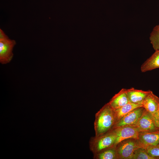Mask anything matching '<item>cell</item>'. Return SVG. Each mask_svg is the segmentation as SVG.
I'll return each mask as SVG.
<instances>
[{
    "label": "cell",
    "mask_w": 159,
    "mask_h": 159,
    "mask_svg": "<svg viewBox=\"0 0 159 159\" xmlns=\"http://www.w3.org/2000/svg\"><path fill=\"white\" fill-rule=\"evenodd\" d=\"M139 147L137 141L130 140L121 144L116 151L120 158L131 159L134 151Z\"/></svg>",
    "instance_id": "cell-8"
},
{
    "label": "cell",
    "mask_w": 159,
    "mask_h": 159,
    "mask_svg": "<svg viewBox=\"0 0 159 159\" xmlns=\"http://www.w3.org/2000/svg\"><path fill=\"white\" fill-rule=\"evenodd\" d=\"M117 151L112 148L104 150L94 154V158L96 159H114L117 158Z\"/></svg>",
    "instance_id": "cell-14"
},
{
    "label": "cell",
    "mask_w": 159,
    "mask_h": 159,
    "mask_svg": "<svg viewBox=\"0 0 159 159\" xmlns=\"http://www.w3.org/2000/svg\"><path fill=\"white\" fill-rule=\"evenodd\" d=\"M129 102L127 94V89H122L116 94L108 103L113 109L121 107Z\"/></svg>",
    "instance_id": "cell-11"
},
{
    "label": "cell",
    "mask_w": 159,
    "mask_h": 159,
    "mask_svg": "<svg viewBox=\"0 0 159 159\" xmlns=\"http://www.w3.org/2000/svg\"><path fill=\"white\" fill-rule=\"evenodd\" d=\"M114 129L116 135L115 146L126 139H138L140 131L135 126H125Z\"/></svg>",
    "instance_id": "cell-4"
},
{
    "label": "cell",
    "mask_w": 159,
    "mask_h": 159,
    "mask_svg": "<svg viewBox=\"0 0 159 159\" xmlns=\"http://www.w3.org/2000/svg\"><path fill=\"white\" fill-rule=\"evenodd\" d=\"M142 104H135L128 102L124 106L116 109H113L116 122L122 117L134 109L140 107Z\"/></svg>",
    "instance_id": "cell-13"
},
{
    "label": "cell",
    "mask_w": 159,
    "mask_h": 159,
    "mask_svg": "<svg viewBox=\"0 0 159 159\" xmlns=\"http://www.w3.org/2000/svg\"><path fill=\"white\" fill-rule=\"evenodd\" d=\"M159 158L152 157L148 154L146 149L139 147L136 148L133 152L132 159H156Z\"/></svg>",
    "instance_id": "cell-16"
},
{
    "label": "cell",
    "mask_w": 159,
    "mask_h": 159,
    "mask_svg": "<svg viewBox=\"0 0 159 159\" xmlns=\"http://www.w3.org/2000/svg\"><path fill=\"white\" fill-rule=\"evenodd\" d=\"M9 39L8 37L5 34L4 31L0 29V40H3Z\"/></svg>",
    "instance_id": "cell-19"
},
{
    "label": "cell",
    "mask_w": 159,
    "mask_h": 159,
    "mask_svg": "<svg viewBox=\"0 0 159 159\" xmlns=\"http://www.w3.org/2000/svg\"><path fill=\"white\" fill-rule=\"evenodd\" d=\"M116 135L114 130L105 135L92 138L90 142L91 150L95 154L115 146Z\"/></svg>",
    "instance_id": "cell-2"
},
{
    "label": "cell",
    "mask_w": 159,
    "mask_h": 159,
    "mask_svg": "<svg viewBox=\"0 0 159 159\" xmlns=\"http://www.w3.org/2000/svg\"><path fill=\"white\" fill-rule=\"evenodd\" d=\"M150 91H145L134 88L127 89V94L129 102L135 104H142Z\"/></svg>",
    "instance_id": "cell-10"
},
{
    "label": "cell",
    "mask_w": 159,
    "mask_h": 159,
    "mask_svg": "<svg viewBox=\"0 0 159 159\" xmlns=\"http://www.w3.org/2000/svg\"><path fill=\"white\" fill-rule=\"evenodd\" d=\"M15 40L9 39L0 40V62L2 64L9 63L13 56L12 51L16 44Z\"/></svg>",
    "instance_id": "cell-5"
},
{
    "label": "cell",
    "mask_w": 159,
    "mask_h": 159,
    "mask_svg": "<svg viewBox=\"0 0 159 159\" xmlns=\"http://www.w3.org/2000/svg\"><path fill=\"white\" fill-rule=\"evenodd\" d=\"M145 110L143 107H140L132 110L118 120L113 128L128 125L135 126Z\"/></svg>",
    "instance_id": "cell-3"
},
{
    "label": "cell",
    "mask_w": 159,
    "mask_h": 159,
    "mask_svg": "<svg viewBox=\"0 0 159 159\" xmlns=\"http://www.w3.org/2000/svg\"><path fill=\"white\" fill-rule=\"evenodd\" d=\"M142 105L152 115L159 110V98L150 90L143 102Z\"/></svg>",
    "instance_id": "cell-9"
},
{
    "label": "cell",
    "mask_w": 159,
    "mask_h": 159,
    "mask_svg": "<svg viewBox=\"0 0 159 159\" xmlns=\"http://www.w3.org/2000/svg\"><path fill=\"white\" fill-rule=\"evenodd\" d=\"M136 141L139 147H147L159 144V132H140Z\"/></svg>",
    "instance_id": "cell-7"
},
{
    "label": "cell",
    "mask_w": 159,
    "mask_h": 159,
    "mask_svg": "<svg viewBox=\"0 0 159 159\" xmlns=\"http://www.w3.org/2000/svg\"><path fill=\"white\" fill-rule=\"evenodd\" d=\"M145 149L150 156L155 158L159 157V144L148 147Z\"/></svg>",
    "instance_id": "cell-17"
},
{
    "label": "cell",
    "mask_w": 159,
    "mask_h": 159,
    "mask_svg": "<svg viewBox=\"0 0 159 159\" xmlns=\"http://www.w3.org/2000/svg\"><path fill=\"white\" fill-rule=\"evenodd\" d=\"M149 39L155 51L159 50V24L155 26L150 34Z\"/></svg>",
    "instance_id": "cell-15"
},
{
    "label": "cell",
    "mask_w": 159,
    "mask_h": 159,
    "mask_svg": "<svg viewBox=\"0 0 159 159\" xmlns=\"http://www.w3.org/2000/svg\"><path fill=\"white\" fill-rule=\"evenodd\" d=\"M116 122L114 110L107 104L95 114L94 122L95 136L104 134L114 127Z\"/></svg>",
    "instance_id": "cell-1"
},
{
    "label": "cell",
    "mask_w": 159,
    "mask_h": 159,
    "mask_svg": "<svg viewBox=\"0 0 159 159\" xmlns=\"http://www.w3.org/2000/svg\"><path fill=\"white\" fill-rule=\"evenodd\" d=\"M135 126L140 132H158L152 115L145 109Z\"/></svg>",
    "instance_id": "cell-6"
},
{
    "label": "cell",
    "mask_w": 159,
    "mask_h": 159,
    "mask_svg": "<svg viewBox=\"0 0 159 159\" xmlns=\"http://www.w3.org/2000/svg\"><path fill=\"white\" fill-rule=\"evenodd\" d=\"M159 68V50L155 52L140 67L142 72H145Z\"/></svg>",
    "instance_id": "cell-12"
},
{
    "label": "cell",
    "mask_w": 159,
    "mask_h": 159,
    "mask_svg": "<svg viewBox=\"0 0 159 159\" xmlns=\"http://www.w3.org/2000/svg\"><path fill=\"white\" fill-rule=\"evenodd\" d=\"M152 116L155 125L159 132V110Z\"/></svg>",
    "instance_id": "cell-18"
}]
</instances>
